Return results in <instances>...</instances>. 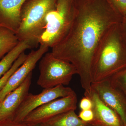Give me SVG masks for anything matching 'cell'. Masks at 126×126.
<instances>
[{"mask_svg":"<svg viewBox=\"0 0 126 126\" xmlns=\"http://www.w3.org/2000/svg\"><path fill=\"white\" fill-rule=\"evenodd\" d=\"M19 41L14 32L0 26V60L15 48Z\"/></svg>","mask_w":126,"mask_h":126,"instance_id":"9a60e30c","label":"cell"},{"mask_svg":"<svg viewBox=\"0 0 126 126\" xmlns=\"http://www.w3.org/2000/svg\"><path fill=\"white\" fill-rule=\"evenodd\" d=\"M58 0H26L21 9L20 23L16 32L20 41H27L37 48L45 25L46 17Z\"/></svg>","mask_w":126,"mask_h":126,"instance_id":"3957f363","label":"cell"},{"mask_svg":"<svg viewBox=\"0 0 126 126\" xmlns=\"http://www.w3.org/2000/svg\"><path fill=\"white\" fill-rule=\"evenodd\" d=\"M2 102H0V107L1 106V104H2Z\"/></svg>","mask_w":126,"mask_h":126,"instance_id":"d4e9b609","label":"cell"},{"mask_svg":"<svg viewBox=\"0 0 126 126\" xmlns=\"http://www.w3.org/2000/svg\"><path fill=\"white\" fill-rule=\"evenodd\" d=\"M77 103L75 93L54 99L32 111L25 118L23 122L28 126L42 124L62 113L69 110H75Z\"/></svg>","mask_w":126,"mask_h":126,"instance_id":"8992f818","label":"cell"},{"mask_svg":"<svg viewBox=\"0 0 126 126\" xmlns=\"http://www.w3.org/2000/svg\"><path fill=\"white\" fill-rule=\"evenodd\" d=\"M109 79L112 86L126 98V68Z\"/></svg>","mask_w":126,"mask_h":126,"instance_id":"2e32d148","label":"cell"},{"mask_svg":"<svg viewBox=\"0 0 126 126\" xmlns=\"http://www.w3.org/2000/svg\"><path fill=\"white\" fill-rule=\"evenodd\" d=\"M34 126H45L43 124H37V125H35Z\"/></svg>","mask_w":126,"mask_h":126,"instance_id":"cb8c5ba5","label":"cell"},{"mask_svg":"<svg viewBox=\"0 0 126 126\" xmlns=\"http://www.w3.org/2000/svg\"><path fill=\"white\" fill-rule=\"evenodd\" d=\"M31 73L20 86L9 93L5 97L0 107V121L13 120L16 111L29 94L32 82Z\"/></svg>","mask_w":126,"mask_h":126,"instance_id":"30bf717a","label":"cell"},{"mask_svg":"<svg viewBox=\"0 0 126 126\" xmlns=\"http://www.w3.org/2000/svg\"><path fill=\"white\" fill-rule=\"evenodd\" d=\"M89 123L83 121L75 110H70L55 116L42 123L45 126H85Z\"/></svg>","mask_w":126,"mask_h":126,"instance_id":"4fadbf2b","label":"cell"},{"mask_svg":"<svg viewBox=\"0 0 126 126\" xmlns=\"http://www.w3.org/2000/svg\"><path fill=\"white\" fill-rule=\"evenodd\" d=\"M75 14L65 35L52 48L58 59L69 62L77 69L82 87L89 91L92 67L99 44L123 17L109 0H74Z\"/></svg>","mask_w":126,"mask_h":126,"instance_id":"6da1fadb","label":"cell"},{"mask_svg":"<svg viewBox=\"0 0 126 126\" xmlns=\"http://www.w3.org/2000/svg\"><path fill=\"white\" fill-rule=\"evenodd\" d=\"M119 27L122 39L126 46V15L123 17Z\"/></svg>","mask_w":126,"mask_h":126,"instance_id":"44dd1931","label":"cell"},{"mask_svg":"<svg viewBox=\"0 0 126 126\" xmlns=\"http://www.w3.org/2000/svg\"><path fill=\"white\" fill-rule=\"evenodd\" d=\"M40 75L38 86L44 89L54 87L60 85H69L77 69L71 63L54 56L52 52L46 53L39 64Z\"/></svg>","mask_w":126,"mask_h":126,"instance_id":"5b68a950","label":"cell"},{"mask_svg":"<svg viewBox=\"0 0 126 126\" xmlns=\"http://www.w3.org/2000/svg\"><path fill=\"white\" fill-rule=\"evenodd\" d=\"M46 46L40 45L38 49L32 50L27 55V58L20 67L10 77L7 83L0 92V102H2L9 93L20 86L34 69L36 63L49 49Z\"/></svg>","mask_w":126,"mask_h":126,"instance_id":"ba28073f","label":"cell"},{"mask_svg":"<svg viewBox=\"0 0 126 126\" xmlns=\"http://www.w3.org/2000/svg\"><path fill=\"white\" fill-rule=\"evenodd\" d=\"M79 118L86 123L92 122L94 119V115L92 109L81 110L79 113Z\"/></svg>","mask_w":126,"mask_h":126,"instance_id":"d6986e66","label":"cell"},{"mask_svg":"<svg viewBox=\"0 0 126 126\" xmlns=\"http://www.w3.org/2000/svg\"><path fill=\"white\" fill-rule=\"evenodd\" d=\"M120 23L109 31L98 47L92 67V83L110 78L126 68V46Z\"/></svg>","mask_w":126,"mask_h":126,"instance_id":"7a4b0ae2","label":"cell"},{"mask_svg":"<svg viewBox=\"0 0 126 126\" xmlns=\"http://www.w3.org/2000/svg\"><path fill=\"white\" fill-rule=\"evenodd\" d=\"M0 126H28L24 122H16L13 120H5L0 121Z\"/></svg>","mask_w":126,"mask_h":126,"instance_id":"7402d4cb","label":"cell"},{"mask_svg":"<svg viewBox=\"0 0 126 126\" xmlns=\"http://www.w3.org/2000/svg\"><path fill=\"white\" fill-rule=\"evenodd\" d=\"M84 94L89 97L93 103L92 109L94 117L91 123L103 126H123L117 113L105 104L94 90L90 88L88 92H85Z\"/></svg>","mask_w":126,"mask_h":126,"instance_id":"8fae6325","label":"cell"},{"mask_svg":"<svg viewBox=\"0 0 126 126\" xmlns=\"http://www.w3.org/2000/svg\"><path fill=\"white\" fill-rule=\"evenodd\" d=\"M91 88L101 100L119 116L123 126H126V98L113 87L109 79L92 83Z\"/></svg>","mask_w":126,"mask_h":126,"instance_id":"9c48e42d","label":"cell"},{"mask_svg":"<svg viewBox=\"0 0 126 126\" xmlns=\"http://www.w3.org/2000/svg\"><path fill=\"white\" fill-rule=\"evenodd\" d=\"M32 48L27 41H20L17 46L0 60V78L9 70L19 56L26 50Z\"/></svg>","mask_w":126,"mask_h":126,"instance_id":"5bb4252c","label":"cell"},{"mask_svg":"<svg viewBox=\"0 0 126 126\" xmlns=\"http://www.w3.org/2000/svg\"><path fill=\"white\" fill-rule=\"evenodd\" d=\"M113 8L122 17L126 15V0H109Z\"/></svg>","mask_w":126,"mask_h":126,"instance_id":"ac0fdd59","label":"cell"},{"mask_svg":"<svg viewBox=\"0 0 126 126\" xmlns=\"http://www.w3.org/2000/svg\"><path fill=\"white\" fill-rule=\"evenodd\" d=\"M85 126H103L101 125H99V124H94V123H89Z\"/></svg>","mask_w":126,"mask_h":126,"instance_id":"603a6c76","label":"cell"},{"mask_svg":"<svg viewBox=\"0 0 126 126\" xmlns=\"http://www.w3.org/2000/svg\"><path fill=\"white\" fill-rule=\"evenodd\" d=\"M27 55L23 52L15 61L9 71L0 78V92L3 89L7 81L15 71L22 65L27 58Z\"/></svg>","mask_w":126,"mask_h":126,"instance_id":"e0dca14e","label":"cell"},{"mask_svg":"<svg viewBox=\"0 0 126 126\" xmlns=\"http://www.w3.org/2000/svg\"><path fill=\"white\" fill-rule=\"evenodd\" d=\"M79 106L81 110L92 109L93 108L92 102L89 97L84 96L80 101Z\"/></svg>","mask_w":126,"mask_h":126,"instance_id":"ffe728a7","label":"cell"},{"mask_svg":"<svg viewBox=\"0 0 126 126\" xmlns=\"http://www.w3.org/2000/svg\"><path fill=\"white\" fill-rule=\"evenodd\" d=\"M26 0H0V26L16 33L20 23L22 5Z\"/></svg>","mask_w":126,"mask_h":126,"instance_id":"7c38bea8","label":"cell"},{"mask_svg":"<svg viewBox=\"0 0 126 126\" xmlns=\"http://www.w3.org/2000/svg\"><path fill=\"white\" fill-rule=\"evenodd\" d=\"M75 93L71 88L60 85L54 87L44 89L39 94L29 93L16 111L13 120L19 122H23L28 114L40 106Z\"/></svg>","mask_w":126,"mask_h":126,"instance_id":"52a82bcc","label":"cell"},{"mask_svg":"<svg viewBox=\"0 0 126 126\" xmlns=\"http://www.w3.org/2000/svg\"><path fill=\"white\" fill-rule=\"evenodd\" d=\"M75 11L74 0H58L56 6L46 16L40 45L52 48L58 43L70 26Z\"/></svg>","mask_w":126,"mask_h":126,"instance_id":"277c9868","label":"cell"}]
</instances>
